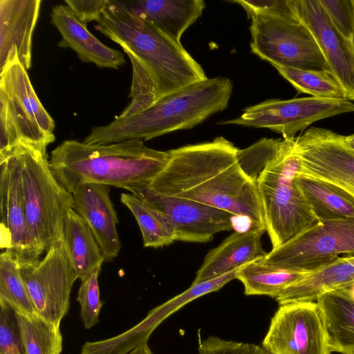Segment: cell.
<instances>
[{
    "instance_id": "5",
    "label": "cell",
    "mask_w": 354,
    "mask_h": 354,
    "mask_svg": "<svg viewBox=\"0 0 354 354\" xmlns=\"http://www.w3.org/2000/svg\"><path fill=\"white\" fill-rule=\"evenodd\" d=\"M295 138L283 140L279 151L256 180L272 249L319 221L295 180L301 167Z\"/></svg>"
},
{
    "instance_id": "25",
    "label": "cell",
    "mask_w": 354,
    "mask_h": 354,
    "mask_svg": "<svg viewBox=\"0 0 354 354\" xmlns=\"http://www.w3.org/2000/svg\"><path fill=\"white\" fill-rule=\"evenodd\" d=\"M295 180L319 221L354 219V200L339 188L299 173Z\"/></svg>"
},
{
    "instance_id": "21",
    "label": "cell",
    "mask_w": 354,
    "mask_h": 354,
    "mask_svg": "<svg viewBox=\"0 0 354 354\" xmlns=\"http://www.w3.org/2000/svg\"><path fill=\"white\" fill-rule=\"evenodd\" d=\"M354 283V255L340 257L308 272L301 280L288 286L276 298L279 306L296 302H315L324 294L350 288Z\"/></svg>"
},
{
    "instance_id": "4",
    "label": "cell",
    "mask_w": 354,
    "mask_h": 354,
    "mask_svg": "<svg viewBox=\"0 0 354 354\" xmlns=\"http://www.w3.org/2000/svg\"><path fill=\"white\" fill-rule=\"evenodd\" d=\"M232 87L227 77H207L162 97L138 113L118 116L107 125L93 127L83 142L106 145L133 139L147 140L193 128L227 108Z\"/></svg>"
},
{
    "instance_id": "27",
    "label": "cell",
    "mask_w": 354,
    "mask_h": 354,
    "mask_svg": "<svg viewBox=\"0 0 354 354\" xmlns=\"http://www.w3.org/2000/svg\"><path fill=\"white\" fill-rule=\"evenodd\" d=\"M120 201L134 216L145 247L157 248L175 241L173 227L162 213L132 193H122Z\"/></svg>"
},
{
    "instance_id": "6",
    "label": "cell",
    "mask_w": 354,
    "mask_h": 354,
    "mask_svg": "<svg viewBox=\"0 0 354 354\" xmlns=\"http://www.w3.org/2000/svg\"><path fill=\"white\" fill-rule=\"evenodd\" d=\"M0 161L17 146L46 151L55 124L37 97L17 51L0 67Z\"/></svg>"
},
{
    "instance_id": "24",
    "label": "cell",
    "mask_w": 354,
    "mask_h": 354,
    "mask_svg": "<svg viewBox=\"0 0 354 354\" xmlns=\"http://www.w3.org/2000/svg\"><path fill=\"white\" fill-rule=\"evenodd\" d=\"M64 246L81 281L101 268L104 259L94 235L85 221L73 209L64 221Z\"/></svg>"
},
{
    "instance_id": "2",
    "label": "cell",
    "mask_w": 354,
    "mask_h": 354,
    "mask_svg": "<svg viewBox=\"0 0 354 354\" xmlns=\"http://www.w3.org/2000/svg\"><path fill=\"white\" fill-rule=\"evenodd\" d=\"M96 22L95 29L120 45L131 64V101L120 117L138 113L162 97L207 78L182 44L161 33L127 1L109 0Z\"/></svg>"
},
{
    "instance_id": "22",
    "label": "cell",
    "mask_w": 354,
    "mask_h": 354,
    "mask_svg": "<svg viewBox=\"0 0 354 354\" xmlns=\"http://www.w3.org/2000/svg\"><path fill=\"white\" fill-rule=\"evenodd\" d=\"M129 5L164 35L181 44L184 32L203 14L202 0H136Z\"/></svg>"
},
{
    "instance_id": "19",
    "label": "cell",
    "mask_w": 354,
    "mask_h": 354,
    "mask_svg": "<svg viewBox=\"0 0 354 354\" xmlns=\"http://www.w3.org/2000/svg\"><path fill=\"white\" fill-rule=\"evenodd\" d=\"M50 17L51 23L62 36L57 46L72 49L82 62L95 64L100 68L114 69L125 63L123 54L102 43L68 6H55Z\"/></svg>"
},
{
    "instance_id": "40",
    "label": "cell",
    "mask_w": 354,
    "mask_h": 354,
    "mask_svg": "<svg viewBox=\"0 0 354 354\" xmlns=\"http://www.w3.org/2000/svg\"><path fill=\"white\" fill-rule=\"evenodd\" d=\"M348 289H349V291H350L352 298L354 299V283L350 288H348Z\"/></svg>"
},
{
    "instance_id": "32",
    "label": "cell",
    "mask_w": 354,
    "mask_h": 354,
    "mask_svg": "<svg viewBox=\"0 0 354 354\" xmlns=\"http://www.w3.org/2000/svg\"><path fill=\"white\" fill-rule=\"evenodd\" d=\"M0 354H26L16 310L0 300Z\"/></svg>"
},
{
    "instance_id": "12",
    "label": "cell",
    "mask_w": 354,
    "mask_h": 354,
    "mask_svg": "<svg viewBox=\"0 0 354 354\" xmlns=\"http://www.w3.org/2000/svg\"><path fill=\"white\" fill-rule=\"evenodd\" d=\"M1 248L19 268L35 265L43 252L30 232L26 220L22 187L21 159L15 148L0 162Z\"/></svg>"
},
{
    "instance_id": "8",
    "label": "cell",
    "mask_w": 354,
    "mask_h": 354,
    "mask_svg": "<svg viewBox=\"0 0 354 354\" xmlns=\"http://www.w3.org/2000/svg\"><path fill=\"white\" fill-rule=\"evenodd\" d=\"M251 51L272 64L330 71L313 35L297 19L269 15L250 18Z\"/></svg>"
},
{
    "instance_id": "10",
    "label": "cell",
    "mask_w": 354,
    "mask_h": 354,
    "mask_svg": "<svg viewBox=\"0 0 354 354\" xmlns=\"http://www.w3.org/2000/svg\"><path fill=\"white\" fill-rule=\"evenodd\" d=\"M353 111L354 103L347 99H270L247 107L236 118L222 120L218 124L268 129L290 140L314 122Z\"/></svg>"
},
{
    "instance_id": "3",
    "label": "cell",
    "mask_w": 354,
    "mask_h": 354,
    "mask_svg": "<svg viewBox=\"0 0 354 354\" xmlns=\"http://www.w3.org/2000/svg\"><path fill=\"white\" fill-rule=\"evenodd\" d=\"M168 151L133 139L106 145L65 140L51 152L49 165L57 181L70 193L86 183L130 189L146 186L165 166Z\"/></svg>"
},
{
    "instance_id": "30",
    "label": "cell",
    "mask_w": 354,
    "mask_h": 354,
    "mask_svg": "<svg viewBox=\"0 0 354 354\" xmlns=\"http://www.w3.org/2000/svg\"><path fill=\"white\" fill-rule=\"evenodd\" d=\"M26 354H60L62 335L57 326L39 315L17 313Z\"/></svg>"
},
{
    "instance_id": "33",
    "label": "cell",
    "mask_w": 354,
    "mask_h": 354,
    "mask_svg": "<svg viewBox=\"0 0 354 354\" xmlns=\"http://www.w3.org/2000/svg\"><path fill=\"white\" fill-rule=\"evenodd\" d=\"M101 268L81 281L77 300L81 307L80 317L87 329L95 326L99 322V315L103 305L100 299L98 276Z\"/></svg>"
},
{
    "instance_id": "41",
    "label": "cell",
    "mask_w": 354,
    "mask_h": 354,
    "mask_svg": "<svg viewBox=\"0 0 354 354\" xmlns=\"http://www.w3.org/2000/svg\"><path fill=\"white\" fill-rule=\"evenodd\" d=\"M353 3H354V0H353Z\"/></svg>"
},
{
    "instance_id": "23",
    "label": "cell",
    "mask_w": 354,
    "mask_h": 354,
    "mask_svg": "<svg viewBox=\"0 0 354 354\" xmlns=\"http://www.w3.org/2000/svg\"><path fill=\"white\" fill-rule=\"evenodd\" d=\"M316 301L332 352L354 354V299L348 288L328 292Z\"/></svg>"
},
{
    "instance_id": "15",
    "label": "cell",
    "mask_w": 354,
    "mask_h": 354,
    "mask_svg": "<svg viewBox=\"0 0 354 354\" xmlns=\"http://www.w3.org/2000/svg\"><path fill=\"white\" fill-rule=\"evenodd\" d=\"M129 191L167 217L175 241L206 243L215 234L235 228L234 218L236 216L227 211L197 201L160 195L148 185Z\"/></svg>"
},
{
    "instance_id": "39",
    "label": "cell",
    "mask_w": 354,
    "mask_h": 354,
    "mask_svg": "<svg viewBox=\"0 0 354 354\" xmlns=\"http://www.w3.org/2000/svg\"><path fill=\"white\" fill-rule=\"evenodd\" d=\"M346 144L353 150H354V134L349 136H344Z\"/></svg>"
},
{
    "instance_id": "1",
    "label": "cell",
    "mask_w": 354,
    "mask_h": 354,
    "mask_svg": "<svg viewBox=\"0 0 354 354\" xmlns=\"http://www.w3.org/2000/svg\"><path fill=\"white\" fill-rule=\"evenodd\" d=\"M239 149L223 137L167 151L148 187L160 195L197 201L250 221L266 230L256 183L241 167Z\"/></svg>"
},
{
    "instance_id": "14",
    "label": "cell",
    "mask_w": 354,
    "mask_h": 354,
    "mask_svg": "<svg viewBox=\"0 0 354 354\" xmlns=\"http://www.w3.org/2000/svg\"><path fill=\"white\" fill-rule=\"evenodd\" d=\"M299 174L328 183L354 200V150L344 136L313 127L295 138Z\"/></svg>"
},
{
    "instance_id": "7",
    "label": "cell",
    "mask_w": 354,
    "mask_h": 354,
    "mask_svg": "<svg viewBox=\"0 0 354 354\" xmlns=\"http://www.w3.org/2000/svg\"><path fill=\"white\" fill-rule=\"evenodd\" d=\"M22 187L27 223L44 252L62 239L64 221L72 209L73 195L55 178L46 151L20 145Z\"/></svg>"
},
{
    "instance_id": "16",
    "label": "cell",
    "mask_w": 354,
    "mask_h": 354,
    "mask_svg": "<svg viewBox=\"0 0 354 354\" xmlns=\"http://www.w3.org/2000/svg\"><path fill=\"white\" fill-rule=\"evenodd\" d=\"M298 21L313 35L323 56L347 100H354V43L334 26L319 0H288Z\"/></svg>"
},
{
    "instance_id": "37",
    "label": "cell",
    "mask_w": 354,
    "mask_h": 354,
    "mask_svg": "<svg viewBox=\"0 0 354 354\" xmlns=\"http://www.w3.org/2000/svg\"><path fill=\"white\" fill-rule=\"evenodd\" d=\"M65 3L82 23L97 21L108 4L109 0L74 1L66 0Z\"/></svg>"
},
{
    "instance_id": "17",
    "label": "cell",
    "mask_w": 354,
    "mask_h": 354,
    "mask_svg": "<svg viewBox=\"0 0 354 354\" xmlns=\"http://www.w3.org/2000/svg\"><path fill=\"white\" fill-rule=\"evenodd\" d=\"M72 209L86 223L102 252L104 261H112L121 245L116 225V212L110 198V187L99 183H86L73 192Z\"/></svg>"
},
{
    "instance_id": "35",
    "label": "cell",
    "mask_w": 354,
    "mask_h": 354,
    "mask_svg": "<svg viewBox=\"0 0 354 354\" xmlns=\"http://www.w3.org/2000/svg\"><path fill=\"white\" fill-rule=\"evenodd\" d=\"M198 354H270L263 346L209 336L199 339Z\"/></svg>"
},
{
    "instance_id": "9",
    "label": "cell",
    "mask_w": 354,
    "mask_h": 354,
    "mask_svg": "<svg viewBox=\"0 0 354 354\" xmlns=\"http://www.w3.org/2000/svg\"><path fill=\"white\" fill-rule=\"evenodd\" d=\"M354 255V219L326 220L272 249L260 260L278 268L310 272L340 257Z\"/></svg>"
},
{
    "instance_id": "13",
    "label": "cell",
    "mask_w": 354,
    "mask_h": 354,
    "mask_svg": "<svg viewBox=\"0 0 354 354\" xmlns=\"http://www.w3.org/2000/svg\"><path fill=\"white\" fill-rule=\"evenodd\" d=\"M262 346L270 354H330L329 335L315 302L281 305Z\"/></svg>"
},
{
    "instance_id": "26",
    "label": "cell",
    "mask_w": 354,
    "mask_h": 354,
    "mask_svg": "<svg viewBox=\"0 0 354 354\" xmlns=\"http://www.w3.org/2000/svg\"><path fill=\"white\" fill-rule=\"evenodd\" d=\"M308 273L278 268L259 259L242 266L236 279L243 284L245 295H267L276 299Z\"/></svg>"
},
{
    "instance_id": "18",
    "label": "cell",
    "mask_w": 354,
    "mask_h": 354,
    "mask_svg": "<svg viewBox=\"0 0 354 354\" xmlns=\"http://www.w3.org/2000/svg\"><path fill=\"white\" fill-rule=\"evenodd\" d=\"M41 0H0V67L15 48L28 70L32 66V37Z\"/></svg>"
},
{
    "instance_id": "28",
    "label": "cell",
    "mask_w": 354,
    "mask_h": 354,
    "mask_svg": "<svg viewBox=\"0 0 354 354\" xmlns=\"http://www.w3.org/2000/svg\"><path fill=\"white\" fill-rule=\"evenodd\" d=\"M272 66L300 93L313 97L334 99H347L346 93L334 74L330 71H310Z\"/></svg>"
},
{
    "instance_id": "36",
    "label": "cell",
    "mask_w": 354,
    "mask_h": 354,
    "mask_svg": "<svg viewBox=\"0 0 354 354\" xmlns=\"http://www.w3.org/2000/svg\"><path fill=\"white\" fill-rule=\"evenodd\" d=\"M230 2L239 4L245 10L249 19L257 15H269L288 19H297L288 0H234Z\"/></svg>"
},
{
    "instance_id": "29",
    "label": "cell",
    "mask_w": 354,
    "mask_h": 354,
    "mask_svg": "<svg viewBox=\"0 0 354 354\" xmlns=\"http://www.w3.org/2000/svg\"><path fill=\"white\" fill-rule=\"evenodd\" d=\"M0 300L10 304L19 314L37 315L19 266L6 250L0 255Z\"/></svg>"
},
{
    "instance_id": "38",
    "label": "cell",
    "mask_w": 354,
    "mask_h": 354,
    "mask_svg": "<svg viewBox=\"0 0 354 354\" xmlns=\"http://www.w3.org/2000/svg\"><path fill=\"white\" fill-rule=\"evenodd\" d=\"M127 354H153L147 344L142 345Z\"/></svg>"
},
{
    "instance_id": "20",
    "label": "cell",
    "mask_w": 354,
    "mask_h": 354,
    "mask_svg": "<svg viewBox=\"0 0 354 354\" xmlns=\"http://www.w3.org/2000/svg\"><path fill=\"white\" fill-rule=\"evenodd\" d=\"M263 229L235 231L211 249L196 272L193 284L211 280L266 256L261 243Z\"/></svg>"
},
{
    "instance_id": "34",
    "label": "cell",
    "mask_w": 354,
    "mask_h": 354,
    "mask_svg": "<svg viewBox=\"0 0 354 354\" xmlns=\"http://www.w3.org/2000/svg\"><path fill=\"white\" fill-rule=\"evenodd\" d=\"M337 30L354 43V3L353 0H319Z\"/></svg>"
},
{
    "instance_id": "31",
    "label": "cell",
    "mask_w": 354,
    "mask_h": 354,
    "mask_svg": "<svg viewBox=\"0 0 354 354\" xmlns=\"http://www.w3.org/2000/svg\"><path fill=\"white\" fill-rule=\"evenodd\" d=\"M283 140L262 138L252 146L239 149L237 158L243 171L255 183L266 165L277 153Z\"/></svg>"
},
{
    "instance_id": "11",
    "label": "cell",
    "mask_w": 354,
    "mask_h": 354,
    "mask_svg": "<svg viewBox=\"0 0 354 354\" xmlns=\"http://www.w3.org/2000/svg\"><path fill=\"white\" fill-rule=\"evenodd\" d=\"M19 269L37 315L59 326L69 308L73 285L78 279L63 239L53 243L38 263Z\"/></svg>"
}]
</instances>
